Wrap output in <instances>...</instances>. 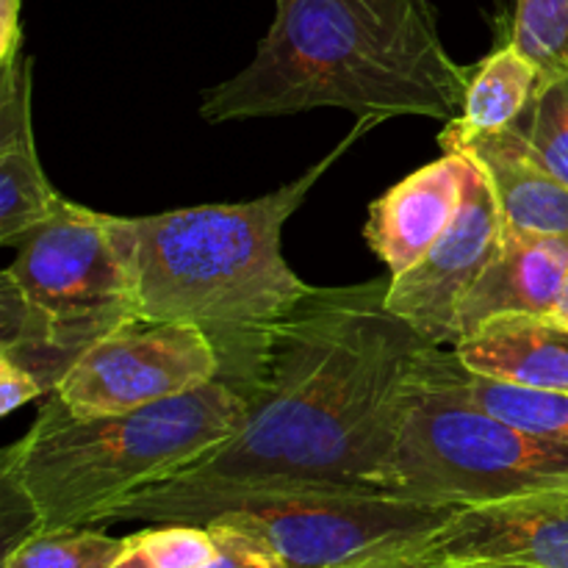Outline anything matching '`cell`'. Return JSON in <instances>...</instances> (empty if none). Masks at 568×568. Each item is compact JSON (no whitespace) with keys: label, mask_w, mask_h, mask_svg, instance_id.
<instances>
[{"label":"cell","mask_w":568,"mask_h":568,"mask_svg":"<svg viewBox=\"0 0 568 568\" xmlns=\"http://www.w3.org/2000/svg\"><path fill=\"white\" fill-rule=\"evenodd\" d=\"M386 294L388 281L314 286L266 331L242 430L205 460L122 505L236 488L386 491L405 381L430 347L388 311Z\"/></svg>","instance_id":"6da1fadb"},{"label":"cell","mask_w":568,"mask_h":568,"mask_svg":"<svg viewBox=\"0 0 568 568\" xmlns=\"http://www.w3.org/2000/svg\"><path fill=\"white\" fill-rule=\"evenodd\" d=\"M253 61L203 94L205 122L344 109L455 122L469 70L444 48L433 0H275Z\"/></svg>","instance_id":"7a4b0ae2"},{"label":"cell","mask_w":568,"mask_h":568,"mask_svg":"<svg viewBox=\"0 0 568 568\" xmlns=\"http://www.w3.org/2000/svg\"><path fill=\"white\" fill-rule=\"evenodd\" d=\"M381 122L386 116H358L333 153L264 197L111 216L139 316L200 327L220 347L222 372L250 381L266 331L314 292L283 258V225L322 175Z\"/></svg>","instance_id":"3957f363"},{"label":"cell","mask_w":568,"mask_h":568,"mask_svg":"<svg viewBox=\"0 0 568 568\" xmlns=\"http://www.w3.org/2000/svg\"><path fill=\"white\" fill-rule=\"evenodd\" d=\"M250 386L214 377L148 408L75 416L50 394L31 430L6 449L3 488L31 508L37 530L100 527L133 494L181 475L242 430Z\"/></svg>","instance_id":"277c9868"},{"label":"cell","mask_w":568,"mask_h":568,"mask_svg":"<svg viewBox=\"0 0 568 568\" xmlns=\"http://www.w3.org/2000/svg\"><path fill=\"white\" fill-rule=\"evenodd\" d=\"M383 488L455 508L560 491L568 488V444L480 408L453 349L430 344L405 381Z\"/></svg>","instance_id":"5b68a950"},{"label":"cell","mask_w":568,"mask_h":568,"mask_svg":"<svg viewBox=\"0 0 568 568\" xmlns=\"http://www.w3.org/2000/svg\"><path fill=\"white\" fill-rule=\"evenodd\" d=\"M139 316L111 214L67 200L0 277V355L53 394L98 338Z\"/></svg>","instance_id":"8992f818"},{"label":"cell","mask_w":568,"mask_h":568,"mask_svg":"<svg viewBox=\"0 0 568 568\" xmlns=\"http://www.w3.org/2000/svg\"><path fill=\"white\" fill-rule=\"evenodd\" d=\"M458 510L455 505L366 488L283 486L120 505L103 525H209L225 519L261 538L281 558L283 568H333L375 558L419 560L433 536Z\"/></svg>","instance_id":"52a82bcc"},{"label":"cell","mask_w":568,"mask_h":568,"mask_svg":"<svg viewBox=\"0 0 568 568\" xmlns=\"http://www.w3.org/2000/svg\"><path fill=\"white\" fill-rule=\"evenodd\" d=\"M222 375L214 338L194 325L133 316L92 344L55 397L75 416H109L181 397Z\"/></svg>","instance_id":"ba28073f"},{"label":"cell","mask_w":568,"mask_h":568,"mask_svg":"<svg viewBox=\"0 0 568 568\" xmlns=\"http://www.w3.org/2000/svg\"><path fill=\"white\" fill-rule=\"evenodd\" d=\"M503 247V216L486 175L469 161L460 209L433 247L388 281L386 305L425 342L453 347L466 297Z\"/></svg>","instance_id":"9c48e42d"},{"label":"cell","mask_w":568,"mask_h":568,"mask_svg":"<svg viewBox=\"0 0 568 568\" xmlns=\"http://www.w3.org/2000/svg\"><path fill=\"white\" fill-rule=\"evenodd\" d=\"M438 560H510L568 568V488L460 508L419 555V564Z\"/></svg>","instance_id":"30bf717a"},{"label":"cell","mask_w":568,"mask_h":568,"mask_svg":"<svg viewBox=\"0 0 568 568\" xmlns=\"http://www.w3.org/2000/svg\"><path fill=\"white\" fill-rule=\"evenodd\" d=\"M466 172L464 153H444L372 203L364 236L392 277L408 272L447 231L464 200Z\"/></svg>","instance_id":"8fae6325"},{"label":"cell","mask_w":568,"mask_h":568,"mask_svg":"<svg viewBox=\"0 0 568 568\" xmlns=\"http://www.w3.org/2000/svg\"><path fill=\"white\" fill-rule=\"evenodd\" d=\"M486 175L508 236H568V186L538 159L519 125L455 144Z\"/></svg>","instance_id":"7c38bea8"},{"label":"cell","mask_w":568,"mask_h":568,"mask_svg":"<svg viewBox=\"0 0 568 568\" xmlns=\"http://www.w3.org/2000/svg\"><path fill=\"white\" fill-rule=\"evenodd\" d=\"M67 200L44 175L33 142L31 59L0 70V242L20 247Z\"/></svg>","instance_id":"4fadbf2b"},{"label":"cell","mask_w":568,"mask_h":568,"mask_svg":"<svg viewBox=\"0 0 568 568\" xmlns=\"http://www.w3.org/2000/svg\"><path fill=\"white\" fill-rule=\"evenodd\" d=\"M453 353L488 381L568 394V327L552 316H494L460 336Z\"/></svg>","instance_id":"5bb4252c"},{"label":"cell","mask_w":568,"mask_h":568,"mask_svg":"<svg viewBox=\"0 0 568 568\" xmlns=\"http://www.w3.org/2000/svg\"><path fill=\"white\" fill-rule=\"evenodd\" d=\"M566 277L568 236H508L503 231V247L460 308L458 333L466 336L483 322L505 314L552 316Z\"/></svg>","instance_id":"9a60e30c"},{"label":"cell","mask_w":568,"mask_h":568,"mask_svg":"<svg viewBox=\"0 0 568 568\" xmlns=\"http://www.w3.org/2000/svg\"><path fill=\"white\" fill-rule=\"evenodd\" d=\"M541 83V70L508 39L477 70H469L464 111L438 136L442 148L453 150L475 136L514 128L527 114Z\"/></svg>","instance_id":"2e32d148"},{"label":"cell","mask_w":568,"mask_h":568,"mask_svg":"<svg viewBox=\"0 0 568 568\" xmlns=\"http://www.w3.org/2000/svg\"><path fill=\"white\" fill-rule=\"evenodd\" d=\"M131 544L98 527H53L33 530L6 549L3 568H109Z\"/></svg>","instance_id":"e0dca14e"},{"label":"cell","mask_w":568,"mask_h":568,"mask_svg":"<svg viewBox=\"0 0 568 568\" xmlns=\"http://www.w3.org/2000/svg\"><path fill=\"white\" fill-rule=\"evenodd\" d=\"M464 388L480 408L516 427L568 444V394L532 392L488 381L464 366Z\"/></svg>","instance_id":"ac0fdd59"},{"label":"cell","mask_w":568,"mask_h":568,"mask_svg":"<svg viewBox=\"0 0 568 568\" xmlns=\"http://www.w3.org/2000/svg\"><path fill=\"white\" fill-rule=\"evenodd\" d=\"M510 42L541 70V81L568 75V0H516Z\"/></svg>","instance_id":"d6986e66"},{"label":"cell","mask_w":568,"mask_h":568,"mask_svg":"<svg viewBox=\"0 0 568 568\" xmlns=\"http://www.w3.org/2000/svg\"><path fill=\"white\" fill-rule=\"evenodd\" d=\"M516 125L549 172L568 186V75L541 83L532 105Z\"/></svg>","instance_id":"ffe728a7"},{"label":"cell","mask_w":568,"mask_h":568,"mask_svg":"<svg viewBox=\"0 0 568 568\" xmlns=\"http://www.w3.org/2000/svg\"><path fill=\"white\" fill-rule=\"evenodd\" d=\"M155 568H200L214 555V536L205 525L166 521L133 532Z\"/></svg>","instance_id":"44dd1931"},{"label":"cell","mask_w":568,"mask_h":568,"mask_svg":"<svg viewBox=\"0 0 568 568\" xmlns=\"http://www.w3.org/2000/svg\"><path fill=\"white\" fill-rule=\"evenodd\" d=\"M214 536V555L200 568H283L281 558L261 538L225 519L205 525Z\"/></svg>","instance_id":"7402d4cb"},{"label":"cell","mask_w":568,"mask_h":568,"mask_svg":"<svg viewBox=\"0 0 568 568\" xmlns=\"http://www.w3.org/2000/svg\"><path fill=\"white\" fill-rule=\"evenodd\" d=\"M39 397H44V388L39 386L37 377L9 355H0V414L11 416L17 408Z\"/></svg>","instance_id":"603a6c76"},{"label":"cell","mask_w":568,"mask_h":568,"mask_svg":"<svg viewBox=\"0 0 568 568\" xmlns=\"http://www.w3.org/2000/svg\"><path fill=\"white\" fill-rule=\"evenodd\" d=\"M22 55V0H0V70Z\"/></svg>","instance_id":"cb8c5ba5"},{"label":"cell","mask_w":568,"mask_h":568,"mask_svg":"<svg viewBox=\"0 0 568 568\" xmlns=\"http://www.w3.org/2000/svg\"><path fill=\"white\" fill-rule=\"evenodd\" d=\"M425 568H536V566L510 564V560H438V564H425Z\"/></svg>","instance_id":"d4e9b609"},{"label":"cell","mask_w":568,"mask_h":568,"mask_svg":"<svg viewBox=\"0 0 568 568\" xmlns=\"http://www.w3.org/2000/svg\"><path fill=\"white\" fill-rule=\"evenodd\" d=\"M109 568H155V566L150 564V558H148V555H144V549L139 547L136 538L131 536V544H128L125 552H122L120 558H116Z\"/></svg>","instance_id":"484cf974"},{"label":"cell","mask_w":568,"mask_h":568,"mask_svg":"<svg viewBox=\"0 0 568 568\" xmlns=\"http://www.w3.org/2000/svg\"><path fill=\"white\" fill-rule=\"evenodd\" d=\"M333 568H425L416 558H375V560H361V564H344Z\"/></svg>","instance_id":"4316f807"},{"label":"cell","mask_w":568,"mask_h":568,"mask_svg":"<svg viewBox=\"0 0 568 568\" xmlns=\"http://www.w3.org/2000/svg\"><path fill=\"white\" fill-rule=\"evenodd\" d=\"M552 320L564 322V325L568 327V277H566V286H564V294H560V300H558V308H555Z\"/></svg>","instance_id":"83f0119b"}]
</instances>
